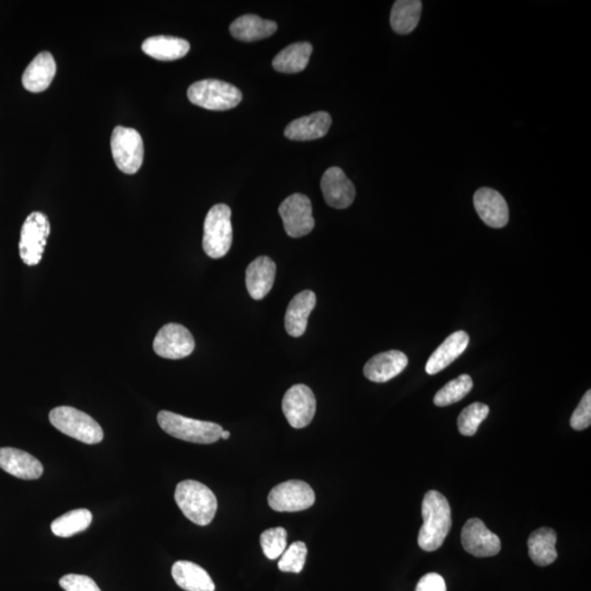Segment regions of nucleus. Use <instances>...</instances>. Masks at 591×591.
<instances>
[{
    "label": "nucleus",
    "instance_id": "30",
    "mask_svg": "<svg viewBox=\"0 0 591 591\" xmlns=\"http://www.w3.org/2000/svg\"><path fill=\"white\" fill-rule=\"evenodd\" d=\"M473 388V381L470 376L461 375L457 379H453L437 392L434 397V404L437 406H448L457 404L470 394Z\"/></svg>",
    "mask_w": 591,
    "mask_h": 591
},
{
    "label": "nucleus",
    "instance_id": "7",
    "mask_svg": "<svg viewBox=\"0 0 591 591\" xmlns=\"http://www.w3.org/2000/svg\"><path fill=\"white\" fill-rule=\"evenodd\" d=\"M111 150L115 165L126 175H134L144 160V141L139 132L116 126L111 137Z\"/></svg>",
    "mask_w": 591,
    "mask_h": 591
},
{
    "label": "nucleus",
    "instance_id": "18",
    "mask_svg": "<svg viewBox=\"0 0 591 591\" xmlns=\"http://www.w3.org/2000/svg\"><path fill=\"white\" fill-rule=\"evenodd\" d=\"M331 125L332 117L328 112H315L289 123L285 130V136L288 140L297 141L319 140L327 135Z\"/></svg>",
    "mask_w": 591,
    "mask_h": 591
},
{
    "label": "nucleus",
    "instance_id": "4",
    "mask_svg": "<svg viewBox=\"0 0 591 591\" xmlns=\"http://www.w3.org/2000/svg\"><path fill=\"white\" fill-rule=\"evenodd\" d=\"M50 422L56 430L86 445H95L104 441V430L98 423L75 407H55L50 413Z\"/></svg>",
    "mask_w": 591,
    "mask_h": 591
},
{
    "label": "nucleus",
    "instance_id": "19",
    "mask_svg": "<svg viewBox=\"0 0 591 591\" xmlns=\"http://www.w3.org/2000/svg\"><path fill=\"white\" fill-rule=\"evenodd\" d=\"M277 264L268 257H259L250 263L246 272L247 289L253 299L261 300L274 285Z\"/></svg>",
    "mask_w": 591,
    "mask_h": 591
},
{
    "label": "nucleus",
    "instance_id": "31",
    "mask_svg": "<svg viewBox=\"0 0 591 591\" xmlns=\"http://www.w3.org/2000/svg\"><path fill=\"white\" fill-rule=\"evenodd\" d=\"M488 413H490V407L480 402L467 406L458 417V428H459L460 434L468 437L476 435L478 426L486 419Z\"/></svg>",
    "mask_w": 591,
    "mask_h": 591
},
{
    "label": "nucleus",
    "instance_id": "13",
    "mask_svg": "<svg viewBox=\"0 0 591 591\" xmlns=\"http://www.w3.org/2000/svg\"><path fill=\"white\" fill-rule=\"evenodd\" d=\"M463 549L477 558L496 557L501 551V540L478 518L468 519L461 532Z\"/></svg>",
    "mask_w": 591,
    "mask_h": 591
},
{
    "label": "nucleus",
    "instance_id": "22",
    "mask_svg": "<svg viewBox=\"0 0 591 591\" xmlns=\"http://www.w3.org/2000/svg\"><path fill=\"white\" fill-rule=\"evenodd\" d=\"M470 338L465 331H458L443 341V343L432 354L425 369L428 375H436L446 369L468 348Z\"/></svg>",
    "mask_w": 591,
    "mask_h": 591
},
{
    "label": "nucleus",
    "instance_id": "20",
    "mask_svg": "<svg viewBox=\"0 0 591 591\" xmlns=\"http://www.w3.org/2000/svg\"><path fill=\"white\" fill-rule=\"evenodd\" d=\"M56 63L53 55L42 52L35 56L23 76V85L30 93L39 94L47 90L56 75Z\"/></svg>",
    "mask_w": 591,
    "mask_h": 591
},
{
    "label": "nucleus",
    "instance_id": "3",
    "mask_svg": "<svg viewBox=\"0 0 591 591\" xmlns=\"http://www.w3.org/2000/svg\"><path fill=\"white\" fill-rule=\"evenodd\" d=\"M158 424L167 434L177 440L208 445L221 440L223 432L216 423L188 419L169 411H161L157 417Z\"/></svg>",
    "mask_w": 591,
    "mask_h": 591
},
{
    "label": "nucleus",
    "instance_id": "17",
    "mask_svg": "<svg viewBox=\"0 0 591 591\" xmlns=\"http://www.w3.org/2000/svg\"><path fill=\"white\" fill-rule=\"evenodd\" d=\"M0 468L23 480H37L43 475V466L37 458L14 448H0Z\"/></svg>",
    "mask_w": 591,
    "mask_h": 591
},
{
    "label": "nucleus",
    "instance_id": "9",
    "mask_svg": "<svg viewBox=\"0 0 591 591\" xmlns=\"http://www.w3.org/2000/svg\"><path fill=\"white\" fill-rule=\"evenodd\" d=\"M268 505L279 513L305 511L315 502V494L308 483L290 480L278 484L268 494Z\"/></svg>",
    "mask_w": 591,
    "mask_h": 591
},
{
    "label": "nucleus",
    "instance_id": "37",
    "mask_svg": "<svg viewBox=\"0 0 591 591\" xmlns=\"http://www.w3.org/2000/svg\"><path fill=\"white\" fill-rule=\"evenodd\" d=\"M229 437H231V432L225 431L222 432L221 438H223V440H229Z\"/></svg>",
    "mask_w": 591,
    "mask_h": 591
},
{
    "label": "nucleus",
    "instance_id": "33",
    "mask_svg": "<svg viewBox=\"0 0 591 591\" xmlns=\"http://www.w3.org/2000/svg\"><path fill=\"white\" fill-rule=\"evenodd\" d=\"M307 553V545L302 541L294 542L282 554L278 562V569L285 573L298 574L302 572Z\"/></svg>",
    "mask_w": 591,
    "mask_h": 591
},
{
    "label": "nucleus",
    "instance_id": "15",
    "mask_svg": "<svg viewBox=\"0 0 591 591\" xmlns=\"http://www.w3.org/2000/svg\"><path fill=\"white\" fill-rule=\"evenodd\" d=\"M476 211L484 223L491 228L505 227L509 221V208L501 193L490 187H481L476 192Z\"/></svg>",
    "mask_w": 591,
    "mask_h": 591
},
{
    "label": "nucleus",
    "instance_id": "10",
    "mask_svg": "<svg viewBox=\"0 0 591 591\" xmlns=\"http://www.w3.org/2000/svg\"><path fill=\"white\" fill-rule=\"evenodd\" d=\"M278 212L289 237L302 238L314 231L313 204L309 197L298 193L290 195L280 204Z\"/></svg>",
    "mask_w": 591,
    "mask_h": 591
},
{
    "label": "nucleus",
    "instance_id": "34",
    "mask_svg": "<svg viewBox=\"0 0 591 591\" xmlns=\"http://www.w3.org/2000/svg\"><path fill=\"white\" fill-rule=\"evenodd\" d=\"M591 424V391L586 392L582 401L570 417V426L575 431H584Z\"/></svg>",
    "mask_w": 591,
    "mask_h": 591
},
{
    "label": "nucleus",
    "instance_id": "25",
    "mask_svg": "<svg viewBox=\"0 0 591 591\" xmlns=\"http://www.w3.org/2000/svg\"><path fill=\"white\" fill-rule=\"evenodd\" d=\"M277 23L264 20L256 14H244L231 24L232 37L244 42L267 39L277 32Z\"/></svg>",
    "mask_w": 591,
    "mask_h": 591
},
{
    "label": "nucleus",
    "instance_id": "27",
    "mask_svg": "<svg viewBox=\"0 0 591 591\" xmlns=\"http://www.w3.org/2000/svg\"><path fill=\"white\" fill-rule=\"evenodd\" d=\"M313 45L308 42H299L289 45L273 59V68L279 73L297 74L303 71L309 63L313 54Z\"/></svg>",
    "mask_w": 591,
    "mask_h": 591
},
{
    "label": "nucleus",
    "instance_id": "16",
    "mask_svg": "<svg viewBox=\"0 0 591 591\" xmlns=\"http://www.w3.org/2000/svg\"><path fill=\"white\" fill-rule=\"evenodd\" d=\"M407 364H409V359L402 351H385L367 361L364 367V375L370 381L384 384V382L399 376L406 368Z\"/></svg>",
    "mask_w": 591,
    "mask_h": 591
},
{
    "label": "nucleus",
    "instance_id": "29",
    "mask_svg": "<svg viewBox=\"0 0 591 591\" xmlns=\"http://www.w3.org/2000/svg\"><path fill=\"white\" fill-rule=\"evenodd\" d=\"M93 523V514L88 509H75L66 513L63 516L55 519L50 524V529L55 536L60 538H70L79 532H85Z\"/></svg>",
    "mask_w": 591,
    "mask_h": 591
},
{
    "label": "nucleus",
    "instance_id": "14",
    "mask_svg": "<svg viewBox=\"0 0 591 591\" xmlns=\"http://www.w3.org/2000/svg\"><path fill=\"white\" fill-rule=\"evenodd\" d=\"M325 202L336 210H344L353 204L356 188L342 169L338 167L330 168L321 179Z\"/></svg>",
    "mask_w": 591,
    "mask_h": 591
},
{
    "label": "nucleus",
    "instance_id": "26",
    "mask_svg": "<svg viewBox=\"0 0 591 591\" xmlns=\"http://www.w3.org/2000/svg\"><path fill=\"white\" fill-rule=\"evenodd\" d=\"M558 534L551 528H540L530 534L528 539L529 555L538 567H548L558 559L555 544Z\"/></svg>",
    "mask_w": 591,
    "mask_h": 591
},
{
    "label": "nucleus",
    "instance_id": "35",
    "mask_svg": "<svg viewBox=\"0 0 591 591\" xmlns=\"http://www.w3.org/2000/svg\"><path fill=\"white\" fill-rule=\"evenodd\" d=\"M59 585L66 591H101L95 580L85 575H66L60 578Z\"/></svg>",
    "mask_w": 591,
    "mask_h": 591
},
{
    "label": "nucleus",
    "instance_id": "23",
    "mask_svg": "<svg viewBox=\"0 0 591 591\" xmlns=\"http://www.w3.org/2000/svg\"><path fill=\"white\" fill-rule=\"evenodd\" d=\"M171 574L176 584L186 591H215L211 576L195 563L177 560L173 564Z\"/></svg>",
    "mask_w": 591,
    "mask_h": 591
},
{
    "label": "nucleus",
    "instance_id": "1",
    "mask_svg": "<svg viewBox=\"0 0 591 591\" xmlns=\"http://www.w3.org/2000/svg\"><path fill=\"white\" fill-rule=\"evenodd\" d=\"M422 514L424 523L417 542L424 551L434 552L445 542L452 526L450 502L440 492H427L422 503Z\"/></svg>",
    "mask_w": 591,
    "mask_h": 591
},
{
    "label": "nucleus",
    "instance_id": "2",
    "mask_svg": "<svg viewBox=\"0 0 591 591\" xmlns=\"http://www.w3.org/2000/svg\"><path fill=\"white\" fill-rule=\"evenodd\" d=\"M175 499L188 521L198 526H207L215 517L218 507L215 494L200 482L186 480L177 484Z\"/></svg>",
    "mask_w": 591,
    "mask_h": 591
},
{
    "label": "nucleus",
    "instance_id": "21",
    "mask_svg": "<svg viewBox=\"0 0 591 591\" xmlns=\"http://www.w3.org/2000/svg\"><path fill=\"white\" fill-rule=\"evenodd\" d=\"M317 304L312 290H304L295 296L285 314V328L293 338H300L307 329L308 318Z\"/></svg>",
    "mask_w": 591,
    "mask_h": 591
},
{
    "label": "nucleus",
    "instance_id": "36",
    "mask_svg": "<svg viewBox=\"0 0 591 591\" xmlns=\"http://www.w3.org/2000/svg\"><path fill=\"white\" fill-rule=\"evenodd\" d=\"M415 591H447V586L440 574L430 573L423 576Z\"/></svg>",
    "mask_w": 591,
    "mask_h": 591
},
{
    "label": "nucleus",
    "instance_id": "5",
    "mask_svg": "<svg viewBox=\"0 0 591 591\" xmlns=\"http://www.w3.org/2000/svg\"><path fill=\"white\" fill-rule=\"evenodd\" d=\"M232 244V210L225 204H217L207 213L204 223L203 249L208 257L226 256Z\"/></svg>",
    "mask_w": 591,
    "mask_h": 591
},
{
    "label": "nucleus",
    "instance_id": "24",
    "mask_svg": "<svg viewBox=\"0 0 591 591\" xmlns=\"http://www.w3.org/2000/svg\"><path fill=\"white\" fill-rule=\"evenodd\" d=\"M141 50L152 59L162 60V62H170V60L185 58L190 50V43L185 39L169 37V35H157V37L145 40Z\"/></svg>",
    "mask_w": 591,
    "mask_h": 591
},
{
    "label": "nucleus",
    "instance_id": "12",
    "mask_svg": "<svg viewBox=\"0 0 591 591\" xmlns=\"http://www.w3.org/2000/svg\"><path fill=\"white\" fill-rule=\"evenodd\" d=\"M282 407L290 426L300 430L314 420L317 401L309 386L295 385L285 394Z\"/></svg>",
    "mask_w": 591,
    "mask_h": 591
},
{
    "label": "nucleus",
    "instance_id": "6",
    "mask_svg": "<svg viewBox=\"0 0 591 591\" xmlns=\"http://www.w3.org/2000/svg\"><path fill=\"white\" fill-rule=\"evenodd\" d=\"M193 105L211 111H227L241 104V91L232 84L217 79L196 81L187 90Z\"/></svg>",
    "mask_w": 591,
    "mask_h": 591
},
{
    "label": "nucleus",
    "instance_id": "11",
    "mask_svg": "<svg viewBox=\"0 0 591 591\" xmlns=\"http://www.w3.org/2000/svg\"><path fill=\"white\" fill-rule=\"evenodd\" d=\"M154 350L158 356L167 359H186L195 349L192 333L179 323H168L157 333Z\"/></svg>",
    "mask_w": 591,
    "mask_h": 591
},
{
    "label": "nucleus",
    "instance_id": "8",
    "mask_svg": "<svg viewBox=\"0 0 591 591\" xmlns=\"http://www.w3.org/2000/svg\"><path fill=\"white\" fill-rule=\"evenodd\" d=\"M50 232V222L44 214L34 212L25 219L19 242L20 258L24 264L34 267L41 262Z\"/></svg>",
    "mask_w": 591,
    "mask_h": 591
},
{
    "label": "nucleus",
    "instance_id": "32",
    "mask_svg": "<svg viewBox=\"0 0 591 591\" xmlns=\"http://www.w3.org/2000/svg\"><path fill=\"white\" fill-rule=\"evenodd\" d=\"M265 557L277 559L287 548V532L283 527L265 530L259 538Z\"/></svg>",
    "mask_w": 591,
    "mask_h": 591
},
{
    "label": "nucleus",
    "instance_id": "28",
    "mask_svg": "<svg viewBox=\"0 0 591 591\" xmlns=\"http://www.w3.org/2000/svg\"><path fill=\"white\" fill-rule=\"evenodd\" d=\"M423 4L420 0H397L391 10L390 23L394 32L409 34L420 23Z\"/></svg>",
    "mask_w": 591,
    "mask_h": 591
}]
</instances>
